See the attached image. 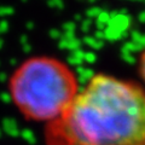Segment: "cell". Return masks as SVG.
I'll return each instance as SVG.
<instances>
[{
	"instance_id": "cell-2",
	"label": "cell",
	"mask_w": 145,
	"mask_h": 145,
	"mask_svg": "<svg viewBox=\"0 0 145 145\" xmlns=\"http://www.w3.org/2000/svg\"><path fill=\"white\" fill-rule=\"evenodd\" d=\"M8 91L27 119L48 123L59 119L80 92L74 71L51 57L24 61L11 75Z\"/></svg>"
},
{
	"instance_id": "cell-3",
	"label": "cell",
	"mask_w": 145,
	"mask_h": 145,
	"mask_svg": "<svg viewBox=\"0 0 145 145\" xmlns=\"http://www.w3.org/2000/svg\"><path fill=\"white\" fill-rule=\"evenodd\" d=\"M131 36H132V42L138 48H144L145 47V34H142V33H139V31L134 30V31H132Z\"/></svg>"
},
{
	"instance_id": "cell-4",
	"label": "cell",
	"mask_w": 145,
	"mask_h": 145,
	"mask_svg": "<svg viewBox=\"0 0 145 145\" xmlns=\"http://www.w3.org/2000/svg\"><path fill=\"white\" fill-rule=\"evenodd\" d=\"M140 74L145 80V52L142 54V59H140Z\"/></svg>"
},
{
	"instance_id": "cell-1",
	"label": "cell",
	"mask_w": 145,
	"mask_h": 145,
	"mask_svg": "<svg viewBox=\"0 0 145 145\" xmlns=\"http://www.w3.org/2000/svg\"><path fill=\"white\" fill-rule=\"evenodd\" d=\"M47 145H145V91L96 75L59 119L48 123Z\"/></svg>"
}]
</instances>
